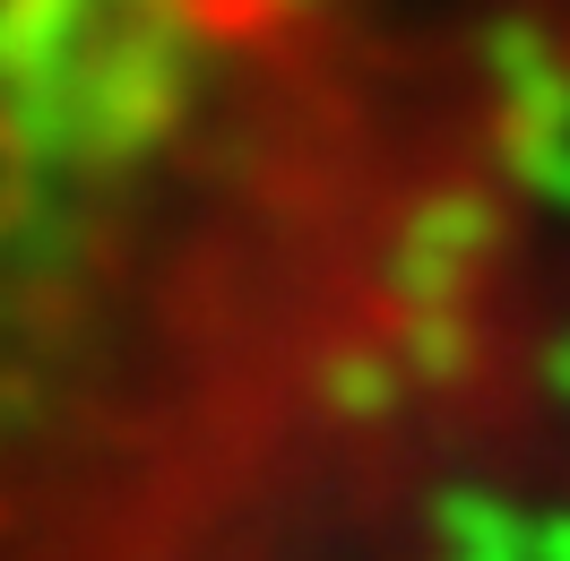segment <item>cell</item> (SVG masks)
<instances>
[{"label":"cell","mask_w":570,"mask_h":561,"mask_svg":"<svg viewBox=\"0 0 570 561\" xmlns=\"http://www.w3.org/2000/svg\"><path fill=\"white\" fill-rule=\"evenodd\" d=\"M0 561H570V0H0Z\"/></svg>","instance_id":"obj_1"}]
</instances>
